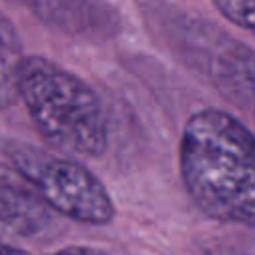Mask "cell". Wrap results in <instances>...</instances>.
<instances>
[{
  "instance_id": "obj_1",
  "label": "cell",
  "mask_w": 255,
  "mask_h": 255,
  "mask_svg": "<svg viewBox=\"0 0 255 255\" xmlns=\"http://www.w3.org/2000/svg\"><path fill=\"white\" fill-rule=\"evenodd\" d=\"M179 169L205 215L255 225V135L239 120L219 110L193 114L181 133Z\"/></svg>"
},
{
  "instance_id": "obj_2",
  "label": "cell",
  "mask_w": 255,
  "mask_h": 255,
  "mask_svg": "<svg viewBox=\"0 0 255 255\" xmlns=\"http://www.w3.org/2000/svg\"><path fill=\"white\" fill-rule=\"evenodd\" d=\"M18 98L40 135L70 157H98L108 145V120L98 94L76 74L42 58L22 62Z\"/></svg>"
},
{
  "instance_id": "obj_3",
  "label": "cell",
  "mask_w": 255,
  "mask_h": 255,
  "mask_svg": "<svg viewBox=\"0 0 255 255\" xmlns=\"http://www.w3.org/2000/svg\"><path fill=\"white\" fill-rule=\"evenodd\" d=\"M6 157L34 195L50 209L88 225L112 221L114 203L110 193L74 157L22 141H10L6 145Z\"/></svg>"
},
{
  "instance_id": "obj_4",
  "label": "cell",
  "mask_w": 255,
  "mask_h": 255,
  "mask_svg": "<svg viewBox=\"0 0 255 255\" xmlns=\"http://www.w3.org/2000/svg\"><path fill=\"white\" fill-rule=\"evenodd\" d=\"M52 215L44 201L34 193L22 191L0 181V241L16 245L46 235L52 227ZM18 247V245H16Z\"/></svg>"
},
{
  "instance_id": "obj_5",
  "label": "cell",
  "mask_w": 255,
  "mask_h": 255,
  "mask_svg": "<svg viewBox=\"0 0 255 255\" xmlns=\"http://www.w3.org/2000/svg\"><path fill=\"white\" fill-rule=\"evenodd\" d=\"M24 54L12 20L0 10V110L18 100V80Z\"/></svg>"
},
{
  "instance_id": "obj_6",
  "label": "cell",
  "mask_w": 255,
  "mask_h": 255,
  "mask_svg": "<svg viewBox=\"0 0 255 255\" xmlns=\"http://www.w3.org/2000/svg\"><path fill=\"white\" fill-rule=\"evenodd\" d=\"M34 12L48 24L68 32L92 26L94 6L90 0H30Z\"/></svg>"
},
{
  "instance_id": "obj_7",
  "label": "cell",
  "mask_w": 255,
  "mask_h": 255,
  "mask_svg": "<svg viewBox=\"0 0 255 255\" xmlns=\"http://www.w3.org/2000/svg\"><path fill=\"white\" fill-rule=\"evenodd\" d=\"M213 4L229 22L255 32V0H213Z\"/></svg>"
},
{
  "instance_id": "obj_8",
  "label": "cell",
  "mask_w": 255,
  "mask_h": 255,
  "mask_svg": "<svg viewBox=\"0 0 255 255\" xmlns=\"http://www.w3.org/2000/svg\"><path fill=\"white\" fill-rule=\"evenodd\" d=\"M46 255H112L104 249H98V247H86V245H72V247H64V249H58V251H52V253H46Z\"/></svg>"
},
{
  "instance_id": "obj_9",
  "label": "cell",
  "mask_w": 255,
  "mask_h": 255,
  "mask_svg": "<svg viewBox=\"0 0 255 255\" xmlns=\"http://www.w3.org/2000/svg\"><path fill=\"white\" fill-rule=\"evenodd\" d=\"M0 255H28V253L22 251V249L16 247V245H8V243H2V241H0Z\"/></svg>"
}]
</instances>
